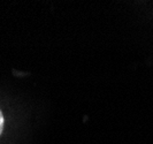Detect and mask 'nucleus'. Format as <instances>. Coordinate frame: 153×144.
Here are the masks:
<instances>
[{"mask_svg":"<svg viewBox=\"0 0 153 144\" xmlns=\"http://www.w3.org/2000/svg\"><path fill=\"white\" fill-rule=\"evenodd\" d=\"M4 128H5V118H4L2 111L0 110V136H1L2 133H4Z\"/></svg>","mask_w":153,"mask_h":144,"instance_id":"1","label":"nucleus"}]
</instances>
